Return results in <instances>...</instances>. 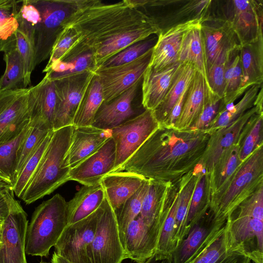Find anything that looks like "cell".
Here are the masks:
<instances>
[{
    "label": "cell",
    "instance_id": "cell-14",
    "mask_svg": "<svg viewBox=\"0 0 263 263\" xmlns=\"http://www.w3.org/2000/svg\"><path fill=\"white\" fill-rule=\"evenodd\" d=\"M201 30L207 68L214 64H226L239 51V41L228 20L214 21L210 24L202 20Z\"/></svg>",
    "mask_w": 263,
    "mask_h": 263
},
{
    "label": "cell",
    "instance_id": "cell-19",
    "mask_svg": "<svg viewBox=\"0 0 263 263\" xmlns=\"http://www.w3.org/2000/svg\"><path fill=\"white\" fill-rule=\"evenodd\" d=\"M202 20L201 18H193L160 32L153 47L148 66L155 70H160L179 62V53L185 34Z\"/></svg>",
    "mask_w": 263,
    "mask_h": 263
},
{
    "label": "cell",
    "instance_id": "cell-22",
    "mask_svg": "<svg viewBox=\"0 0 263 263\" xmlns=\"http://www.w3.org/2000/svg\"><path fill=\"white\" fill-rule=\"evenodd\" d=\"M241 138L228 148L206 176V200L210 205L227 190L242 162L239 159Z\"/></svg>",
    "mask_w": 263,
    "mask_h": 263
},
{
    "label": "cell",
    "instance_id": "cell-11",
    "mask_svg": "<svg viewBox=\"0 0 263 263\" xmlns=\"http://www.w3.org/2000/svg\"><path fill=\"white\" fill-rule=\"evenodd\" d=\"M98 209L88 217L65 227L54 246L57 255L70 263H91L90 248L96 232Z\"/></svg>",
    "mask_w": 263,
    "mask_h": 263
},
{
    "label": "cell",
    "instance_id": "cell-15",
    "mask_svg": "<svg viewBox=\"0 0 263 263\" xmlns=\"http://www.w3.org/2000/svg\"><path fill=\"white\" fill-rule=\"evenodd\" d=\"M28 225L27 215L19 203L3 221L0 263H27L25 240Z\"/></svg>",
    "mask_w": 263,
    "mask_h": 263
},
{
    "label": "cell",
    "instance_id": "cell-39",
    "mask_svg": "<svg viewBox=\"0 0 263 263\" xmlns=\"http://www.w3.org/2000/svg\"><path fill=\"white\" fill-rule=\"evenodd\" d=\"M224 84V92L222 98L223 108L228 104L233 103L234 101L246 91L243 85V75L239 51L225 65Z\"/></svg>",
    "mask_w": 263,
    "mask_h": 263
},
{
    "label": "cell",
    "instance_id": "cell-28",
    "mask_svg": "<svg viewBox=\"0 0 263 263\" xmlns=\"http://www.w3.org/2000/svg\"><path fill=\"white\" fill-rule=\"evenodd\" d=\"M160 33V29L156 23L116 35L105 42L92 54L95 69L130 45L144 41L153 34Z\"/></svg>",
    "mask_w": 263,
    "mask_h": 263
},
{
    "label": "cell",
    "instance_id": "cell-26",
    "mask_svg": "<svg viewBox=\"0 0 263 263\" xmlns=\"http://www.w3.org/2000/svg\"><path fill=\"white\" fill-rule=\"evenodd\" d=\"M181 63L160 70L147 67L142 77V105L144 109L154 110L168 91Z\"/></svg>",
    "mask_w": 263,
    "mask_h": 263
},
{
    "label": "cell",
    "instance_id": "cell-12",
    "mask_svg": "<svg viewBox=\"0 0 263 263\" xmlns=\"http://www.w3.org/2000/svg\"><path fill=\"white\" fill-rule=\"evenodd\" d=\"M153 47L134 61L124 64L100 67L95 71L103 88L104 101H110L141 80L151 61Z\"/></svg>",
    "mask_w": 263,
    "mask_h": 263
},
{
    "label": "cell",
    "instance_id": "cell-46",
    "mask_svg": "<svg viewBox=\"0 0 263 263\" xmlns=\"http://www.w3.org/2000/svg\"><path fill=\"white\" fill-rule=\"evenodd\" d=\"M206 185V176L204 173L200 175L193 193L186 219L188 233L190 229L205 214L208 206L202 202Z\"/></svg>",
    "mask_w": 263,
    "mask_h": 263
},
{
    "label": "cell",
    "instance_id": "cell-16",
    "mask_svg": "<svg viewBox=\"0 0 263 263\" xmlns=\"http://www.w3.org/2000/svg\"><path fill=\"white\" fill-rule=\"evenodd\" d=\"M162 230L147 225L139 215L121 236L126 259L144 263L154 256Z\"/></svg>",
    "mask_w": 263,
    "mask_h": 263
},
{
    "label": "cell",
    "instance_id": "cell-57",
    "mask_svg": "<svg viewBox=\"0 0 263 263\" xmlns=\"http://www.w3.org/2000/svg\"><path fill=\"white\" fill-rule=\"evenodd\" d=\"M9 188H12V184L0 178V191Z\"/></svg>",
    "mask_w": 263,
    "mask_h": 263
},
{
    "label": "cell",
    "instance_id": "cell-37",
    "mask_svg": "<svg viewBox=\"0 0 263 263\" xmlns=\"http://www.w3.org/2000/svg\"><path fill=\"white\" fill-rule=\"evenodd\" d=\"M103 101L102 86L99 79L95 75L79 106L73 126H91L95 115Z\"/></svg>",
    "mask_w": 263,
    "mask_h": 263
},
{
    "label": "cell",
    "instance_id": "cell-43",
    "mask_svg": "<svg viewBox=\"0 0 263 263\" xmlns=\"http://www.w3.org/2000/svg\"><path fill=\"white\" fill-rule=\"evenodd\" d=\"M146 179L139 190L115 211L120 237L128 225L140 213L143 198L149 186Z\"/></svg>",
    "mask_w": 263,
    "mask_h": 263
},
{
    "label": "cell",
    "instance_id": "cell-54",
    "mask_svg": "<svg viewBox=\"0 0 263 263\" xmlns=\"http://www.w3.org/2000/svg\"><path fill=\"white\" fill-rule=\"evenodd\" d=\"M12 188L0 191V217L6 218L20 203L15 199Z\"/></svg>",
    "mask_w": 263,
    "mask_h": 263
},
{
    "label": "cell",
    "instance_id": "cell-40",
    "mask_svg": "<svg viewBox=\"0 0 263 263\" xmlns=\"http://www.w3.org/2000/svg\"><path fill=\"white\" fill-rule=\"evenodd\" d=\"M52 131L53 129L47 124L29 123L28 130L17 152L14 183L26 160L44 139Z\"/></svg>",
    "mask_w": 263,
    "mask_h": 263
},
{
    "label": "cell",
    "instance_id": "cell-55",
    "mask_svg": "<svg viewBox=\"0 0 263 263\" xmlns=\"http://www.w3.org/2000/svg\"><path fill=\"white\" fill-rule=\"evenodd\" d=\"M144 263H172V259L171 257L166 259L159 260L156 259L155 256L154 255L150 258L148 259Z\"/></svg>",
    "mask_w": 263,
    "mask_h": 263
},
{
    "label": "cell",
    "instance_id": "cell-33",
    "mask_svg": "<svg viewBox=\"0 0 263 263\" xmlns=\"http://www.w3.org/2000/svg\"><path fill=\"white\" fill-rule=\"evenodd\" d=\"M201 167L185 175L179 191L178 202L175 217L174 243L175 249L187 236L186 219L192 196L197 180L202 173Z\"/></svg>",
    "mask_w": 263,
    "mask_h": 263
},
{
    "label": "cell",
    "instance_id": "cell-50",
    "mask_svg": "<svg viewBox=\"0 0 263 263\" xmlns=\"http://www.w3.org/2000/svg\"><path fill=\"white\" fill-rule=\"evenodd\" d=\"M16 49L23 62L24 69V87L31 85V74L34 69V53L31 44L25 34L19 28L16 33Z\"/></svg>",
    "mask_w": 263,
    "mask_h": 263
},
{
    "label": "cell",
    "instance_id": "cell-18",
    "mask_svg": "<svg viewBox=\"0 0 263 263\" xmlns=\"http://www.w3.org/2000/svg\"><path fill=\"white\" fill-rule=\"evenodd\" d=\"M116 158V145L111 137L97 152L70 169L69 180L83 185L100 183L105 176L113 172Z\"/></svg>",
    "mask_w": 263,
    "mask_h": 263
},
{
    "label": "cell",
    "instance_id": "cell-35",
    "mask_svg": "<svg viewBox=\"0 0 263 263\" xmlns=\"http://www.w3.org/2000/svg\"><path fill=\"white\" fill-rule=\"evenodd\" d=\"M22 1L0 0V52L16 48L19 12Z\"/></svg>",
    "mask_w": 263,
    "mask_h": 263
},
{
    "label": "cell",
    "instance_id": "cell-2",
    "mask_svg": "<svg viewBox=\"0 0 263 263\" xmlns=\"http://www.w3.org/2000/svg\"><path fill=\"white\" fill-rule=\"evenodd\" d=\"M154 24H156L154 19L130 0L111 4L99 0H78L76 8L63 24V28L72 29L77 38L61 61L86 53L92 54L119 34Z\"/></svg>",
    "mask_w": 263,
    "mask_h": 263
},
{
    "label": "cell",
    "instance_id": "cell-31",
    "mask_svg": "<svg viewBox=\"0 0 263 263\" xmlns=\"http://www.w3.org/2000/svg\"><path fill=\"white\" fill-rule=\"evenodd\" d=\"M240 61L243 85L246 90L254 85H262L263 81V37L240 46Z\"/></svg>",
    "mask_w": 263,
    "mask_h": 263
},
{
    "label": "cell",
    "instance_id": "cell-38",
    "mask_svg": "<svg viewBox=\"0 0 263 263\" xmlns=\"http://www.w3.org/2000/svg\"><path fill=\"white\" fill-rule=\"evenodd\" d=\"M262 85H254L249 88L242 98L236 104L226 105L217 114L208 128L210 134L221 128L226 127L241 117L254 106V101Z\"/></svg>",
    "mask_w": 263,
    "mask_h": 263
},
{
    "label": "cell",
    "instance_id": "cell-60",
    "mask_svg": "<svg viewBox=\"0 0 263 263\" xmlns=\"http://www.w3.org/2000/svg\"><path fill=\"white\" fill-rule=\"evenodd\" d=\"M40 263H49V262H46V261H42L40 262Z\"/></svg>",
    "mask_w": 263,
    "mask_h": 263
},
{
    "label": "cell",
    "instance_id": "cell-3",
    "mask_svg": "<svg viewBox=\"0 0 263 263\" xmlns=\"http://www.w3.org/2000/svg\"><path fill=\"white\" fill-rule=\"evenodd\" d=\"M78 0H24L19 12V27L29 39L34 67L49 58L63 24Z\"/></svg>",
    "mask_w": 263,
    "mask_h": 263
},
{
    "label": "cell",
    "instance_id": "cell-13",
    "mask_svg": "<svg viewBox=\"0 0 263 263\" xmlns=\"http://www.w3.org/2000/svg\"><path fill=\"white\" fill-rule=\"evenodd\" d=\"M29 87L0 90V144L17 136L30 123Z\"/></svg>",
    "mask_w": 263,
    "mask_h": 263
},
{
    "label": "cell",
    "instance_id": "cell-1",
    "mask_svg": "<svg viewBox=\"0 0 263 263\" xmlns=\"http://www.w3.org/2000/svg\"><path fill=\"white\" fill-rule=\"evenodd\" d=\"M210 137L206 130L159 126L120 172L135 173L162 183L182 179L201 163Z\"/></svg>",
    "mask_w": 263,
    "mask_h": 263
},
{
    "label": "cell",
    "instance_id": "cell-17",
    "mask_svg": "<svg viewBox=\"0 0 263 263\" xmlns=\"http://www.w3.org/2000/svg\"><path fill=\"white\" fill-rule=\"evenodd\" d=\"M262 111V107L254 105L229 126L211 134L206 151L200 163L205 173H209L222 154L243 137L244 131L251 117Z\"/></svg>",
    "mask_w": 263,
    "mask_h": 263
},
{
    "label": "cell",
    "instance_id": "cell-48",
    "mask_svg": "<svg viewBox=\"0 0 263 263\" xmlns=\"http://www.w3.org/2000/svg\"><path fill=\"white\" fill-rule=\"evenodd\" d=\"M155 41L153 38L133 44L112 57L100 67L115 66L131 62L153 47L156 42Z\"/></svg>",
    "mask_w": 263,
    "mask_h": 263
},
{
    "label": "cell",
    "instance_id": "cell-49",
    "mask_svg": "<svg viewBox=\"0 0 263 263\" xmlns=\"http://www.w3.org/2000/svg\"><path fill=\"white\" fill-rule=\"evenodd\" d=\"M77 38V35L72 29L63 28L54 44L48 62L43 72H46L52 65L62 60Z\"/></svg>",
    "mask_w": 263,
    "mask_h": 263
},
{
    "label": "cell",
    "instance_id": "cell-53",
    "mask_svg": "<svg viewBox=\"0 0 263 263\" xmlns=\"http://www.w3.org/2000/svg\"><path fill=\"white\" fill-rule=\"evenodd\" d=\"M225 65L214 64L207 68L208 87L214 93L221 99L224 92Z\"/></svg>",
    "mask_w": 263,
    "mask_h": 263
},
{
    "label": "cell",
    "instance_id": "cell-59",
    "mask_svg": "<svg viewBox=\"0 0 263 263\" xmlns=\"http://www.w3.org/2000/svg\"><path fill=\"white\" fill-rule=\"evenodd\" d=\"M4 219H3L2 217H0V221H3Z\"/></svg>",
    "mask_w": 263,
    "mask_h": 263
},
{
    "label": "cell",
    "instance_id": "cell-8",
    "mask_svg": "<svg viewBox=\"0 0 263 263\" xmlns=\"http://www.w3.org/2000/svg\"><path fill=\"white\" fill-rule=\"evenodd\" d=\"M89 258L91 263H122L126 259L115 213L106 197L98 209Z\"/></svg>",
    "mask_w": 263,
    "mask_h": 263
},
{
    "label": "cell",
    "instance_id": "cell-51",
    "mask_svg": "<svg viewBox=\"0 0 263 263\" xmlns=\"http://www.w3.org/2000/svg\"><path fill=\"white\" fill-rule=\"evenodd\" d=\"M262 112H259L252 125L251 129L247 134V136L241 145L239 159L243 162L260 144H262L261 138Z\"/></svg>",
    "mask_w": 263,
    "mask_h": 263
},
{
    "label": "cell",
    "instance_id": "cell-30",
    "mask_svg": "<svg viewBox=\"0 0 263 263\" xmlns=\"http://www.w3.org/2000/svg\"><path fill=\"white\" fill-rule=\"evenodd\" d=\"M105 198L100 183L83 185L67 202V226L91 215L100 206Z\"/></svg>",
    "mask_w": 263,
    "mask_h": 263
},
{
    "label": "cell",
    "instance_id": "cell-24",
    "mask_svg": "<svg viewBox=\"0 0 263 263\" xmlns=\"http://www.w3.org/2000/svg\"><path fill=\"white\" fill-rule=\"evenodd\" d=\"M139 82L121 95L106 103H103L97 111L91 126L103 129H111L140 114L134 108Z\"/></svg>",
    "mask_w": 263,
    "mask_h": 263
},
{
    "label": "cell",
    "instance_id": "cell-9",
    "mask_svg": "<svg viewBox=\"0 0 263 263\" xmlns=\"http://www.w3.org/2000/svg\"><path fill=\"white\" fill-rule=\"evenodd\" d=\"M94 76V71L87 70L51 80L54 83L57 96L52 124L53 131L73 126L79 106Z\"/></svg>",
    "mask_w": 263,
    "mask_h": 263
},
{
    "label": "cell",
    "instance_id": "cell-42",
    "mask_svg": "<svg viewBox=\"0 0 263 263\" xmlns=\"http://www.w3.org/2000/svg\"><path fill=\"white\" fill-rule=\"evenodd\" d=\"M29 125L15 138L0 144V178L11 183L12 186L15 181L17 152Z\"/></svg>",
    "mask_w": 263,
    "mask_h": 263
},
{
    "label": "cell",
    "instance_id": "cell-21",
    "mask_svg": "<svg viewBox=\"0 0 263 263\" xmlns=\"http://www.w3.org/2000/svg\"><path fill=\"white\" fill-rule=\"evenodd\" d=\"M234 238L241 243L253 263H263V220L234 211L227 219Z\"/></svg>",
    "mask_w": 263,
    "mask_h": 263
},
{
    "label": "cell",
    "instance_id": "cell-45",
    "mask_svg": "<svg viewBox=\"0 0 263 263\" xmlns=\"http://www.w3.org/2000/svg\"><path fill=\"white\" fill-rule=\"evenodd\" d=\"M179 192L175 195L168 214L165 220L157 245L155 257L159 260L172 257L175 249L174 233L175 217L178 202Z\"/></svg>",
    "mask_w": 263,
    "mask_h": 263
},
{
    "label": "cell",
    "instance_id": "cell-20",
    "mask_svg": "<svg viewBox=\"0 0 263 263\" xmlns=\"http://www.w3.org/2000/svg\"><path fill=\"white\" fill-rule=\"evenodd\" d=\"M230 22L240 46L250 43L262 36V4L256 1H232Z\"/></svg>",
    "mask_w": 263,
    "mask_h": 263
},
{
    "label": "cell",
    "instance_id": "cell-44",
    "mask_svg": "<svg viewBox=\"0 0 263 263\" xmlns=\"http://www.w3.org/2000/svg\"><path fill=\"white\" fill-rule=\"evenodd\" d=\"M53 131L50 133L33 151L23 165L12 190L15 195L21 198L23 192L36 171Z\"/></svg>",
    "mask_w": 263,
    "mask_h": 263
},
{
    "label": "cell",
    "instance_id": "cell-7",
    "mask_svg": "<svg viewBox=\"0 0 263 263\" xmlns=\"http://www.w3.org/2000/svg\"><path fill=\"white\" fill-rule=\"evenodd\" d=\"M183 263H251V260L243 245L232 235L226 220L215 222L199 247Z\"/></svg>",
    "mask_w": 263,
    "mask_h": 263
},
{
    "label": "cell",
    "instance_id": "cell-4",
    "mask_svg": "<svg viewBox=\"0 0 263 263\" xmlns=\"http://www.w3.org/2000/svg\"><path fill=\"white\" fill-rule=\"evenodd\" d=\"M73 126L54 130L39 164L21 199L27 204L50 194L69 180L70 169L65 158L69 147Z\"/></svg>",
    "mask_w": 263,
    "mask_h": 263
},
{
    "label": "cell",
    "instance_id": "cell-25",
    "mask_svg": "<svg viewBox=\"0 0 263 263\" xmlns=\"http://www.w3.org/2000/svg\"><path fill=\"white\" fill-rule=\"evenodd\" d=\"M56 102L53 81L45 76L37 85L29 87L28 109L30 123H44L53 129Z\"/></svg>",
    "mask_w": 263,
    "mask_h": 263
},
{
    "label": "cell",
    "instance_id": "cell-34",
    "mask_svg": "<svg viewBox=\"0 0 263 263\" xmlns=\"http://www.w3.org/2000/svg\"><path fill=\"white\" fill-rule=\"evenodd\" d=\"M195 71L191 64L181 63L163 101L153 110L159 125L165 120L179 98L189 87Z\"/></svg>",
    "mask_w": 263,
    "mask_h": 263
},
{
    "label": "cell",
    "instance_id": "cell-52",
    "mask_svg": "<svg viewBox=\"0 0 263 263\" xmlns=\"http://www.w3.org/2000/svg\"><path fill=\"white\" fill-rule=\"evenodd\" d=\"M234 211L263 220V186L243 201Z\"/></svg>",
    "mask_w": 263,
    "mask_h": 263
},
{
    "label": "cell",
    "instance_id": "cell-58",
    "mask_svg": "<svg viewBox=\"0 0 263 263\" xmlns=\"http://www.w3.org/2000/svg\"><path fill=\"white\" fill-rule=\"evenodd\" d=\"M3 221H0V248L2 245V232H3Z\"/></svg>",
    "mask_w": 263,
    "mask_h": 263
},
{
    "label": "cell",
    "instance_id": "cell-36",
    "mask_svg": "<svg viewBox=\"0 0 263 263\" xmlns=\"http://www.w3.org/2000/svg\"><path fill=\"white\" fill-rule=\"evenodd\" d=\"M209 212L190 229L187 236L175 249L172 255V263H183L195 252L215 224Z\"/></svg>",
    "mask_w": 263,
    "mask_h": 263
},
{
    "label": "cell",
    "instance_id": "cell-29",
    "mask_svg": "<svg viewBox=\"0 0 263 263\" xmlns=\"http://www.w3.org/2000/svg\"><path fill=\"white\" fill-rule=\"evenodd\" d=\"M209 88L205 78L196 70L175 128L187 129L196 122L204 107Z\"/></svg>",
    "mask_w": 263,
    "mask_h": 263
},
{
    "label": "cell",
    "instance_id": "cell-6",
    "mask_svg": "<svg viewBox=\"0 0 263 263\" xmlns=\"http://www.w3.org/2000/svg\"><path fill=\"white\" fill-rule=\"evenodd\" d=\"M263 186L262 144L241 164L227 190L209 206L215 222H223Z\"/></svg>",
    "mask_w": 263,
    "mask_h": 263
},
{
    "label": "cell",
    "instance_id": "cell-32",
    "mask_svg": "<svg viewBox=\"0 0 263 263\" xmlns=\"http://www.w3.org/2000/svg\"><path fill=\"white\" fill-rule=\"evenodd\" d=\"M201 23L185 34L179 53L178 62L193 65L202 74L208 84L206 59Z\"/></svg>",
    "mask_w": 263,
    "mask_h": 263
},
{
    "label": "cell",
    "instance_id": "cell-10",
    "mask_svg": "<svg viewBox=\"0 0 263 263\" xmlns=\"http://www.w3.org/2000/svg\"><path fill=\"white\" fill-rule=\"evenodd\" d=\"M159 126L153 111L145 109L136 117L111 129L116 151L112 172H120L125 162Z\"/></svg>",
    "mask_w": 263,
    "mask_h": 263
},
{
    "label": "cell",
    "instance_id": "cell-41",
    "mask_svg": "<svg viewBox=\"0 0 263 263\" xmlns=\"http://www.w3.org/2000/svg\"><path fill=\"white\" fill-rule=\"evenodd\" d=\"M4 60L6 69L0 78V90L25 88L23 62L17 49L4 52Z\"/></svg>",
    "mask_w": 263,
    "mask_h": 263
},
{
    "label": "cell",
    "instance_id": "cell-27",
    "mask_svg": "<svg viewBox=\"0 0 263 263\" xmlns=\"http://www.w3.org/2000/svg\"><path fill=\"white\" fill-rule=\"evenodd\" d=\"M146 179L125 171L112 172L101 180L105 197L114 211L136 193Z\"/></svg>",
    "mask_w": 263,
    "mask_h": 263
},
{
    "label": "cell",
    "instance_id": "cell-5",
    "mask_svg": "<svg viewBox=\"0 0 263 263\" xmlns=\"http://www.w3.org/2000/svg\"><path fill=\"white\" fill-rule=\"evenodd\" d=\"M67 202L57 194L34 210L28 223L25 252L28 255L47 257L67 226Z\"/></svg>",
    "mask_w": 263,
    "mask_h": 263
},
{
    "label": "cell",
    "instance_id": "cell-47",
    "mask_svg": "<svg viewBox=\"0 0 263 263\" xmlns=\"http://www.w3.org/2000/svg\"><path fill=\"white\" fill-rule=\"evenodd\" d=\"M222 109V99L209 88L203 110L196 122L189 129L192 130H206L219 111Z\"/></svg>",
    "mask_w": 263,
    "mask_h": 263
},
{
    "label": "cell",
    "instance_id": "cell-23",
    "mask_svg": "<svg viewBox=\"0 0 263 263\" xmlns=\"http://www.w3.org/2000/svg\"><path fill=\"white\" fill-rule=\"evenodd\" d=\"M111 137V129L92 126L74 127L65 163L73 168L92 155Z\"/></svg>",
    "mask_w": 263,
    "mask_h": 263
},
{
    "label": "cell",
    "instance_id": "cell-56",
    "mask_svg": "<svg viewBox=\"0 0 263 263\" xmlns=\"http://www.w3.org/2000/svg\"><path fill=\"white\" fill-rule=\"evenodd\" d=\"M51 263H70L63 257L57 255L54 252L52 254Z\"/></svg>",
    "mask_w": 263,
    "mask_h": 263
}]
</instances>
